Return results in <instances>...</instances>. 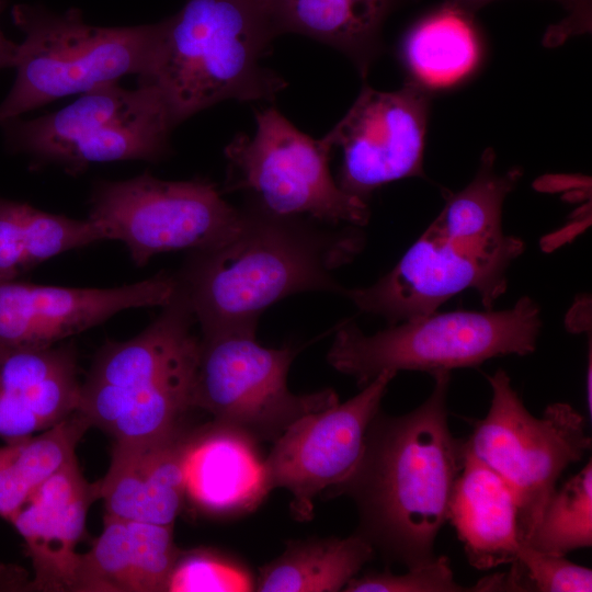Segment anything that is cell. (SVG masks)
<instances>
[{
  "label": "cell",
  "instance_id": "28",
  "mask_svg": "<svg viewBox=\"0 0 592 592\" xmlns=\"http://www.w3.org/2000/svg\"><path fill=\"white\" fill-rule=\"evenodd\" d=\"M254 579L241 562L201 547L180 551L167 592L254 591Z\"/></svg>",
  "mask_w": 592,
  "mask_h": 592
},
{
  "label": "cell",
  "instance_id": "32",
  "mask_svg": "<svg viewBox=\"0 0 592 592\" xmlns=\"http://www.w3.org/2000/svg\"><path fill=\"white\" fill-rule=\"evenodd\" d=\"M4 0H0V13L4 8ZM18 53V44L4 36L0 29V69L13 67Z\"/></svg>",
  "mask_w": 592,
  "mask_h": 592
},
{
  "label": "cell",
  "instance_id": "16",
  "mask_svg": "<svg viewBox=\"0 0 592 592\" xmlns=\"http://www.w3.org/2000/svg\"><path fill=\"white\" fill-rule=\"evenodd\" d=\"M98 500L77 458L43 482L11 517L24 539L38 591H75L87 513Z\"/></svg>",
  "mask_w": 592,
  "mask_h": 592
},
{
  "label": "cell",
  "instance_id": "15",
  "mask_svg": "<svg viewBox=\"0 0 592 592\" xmlns=\"http://www.w3.org/2000/svg\"><path fill=\"white\" fill-rule=\"evenodd\" d=\"M175 285L167 274L112 288L0 281V351L50 348L125 309L163 306Z\"/></svg>",
  "mask_w": 592,
  "mask_h": 592
},
{
  "label": "cell",
  "instance_id": "14",
  "mask_svg": "<svg viewBox=\"0 0 592 592\" xmlns=\"http://www.w3.org/2000/svg\"><path fill=\"white\" fill-rule=\"evenodd\" d=\"M430 103V89L412 80L390 92L364 86L328 133L342 149L339 186L366 202L385 184L424 177Z\"/></svg>",
  "mask_w": 592,
  "mask_h": 592
},
{
  "label": "cell",
  "instance_id": "3",
  "mask_svg": "<svg viewBox=\"0 0 592 592\" xmlns=\"http://www.w3.org/2000/svg\"><path fill=\"white\" fill-rule=\"evenodd\" d=\"M278 36L264 0H186L159 22L149 72L178 126L221 101L273 100L286 87L261 59Z\"/></svg>",
  "mask_w": 592,
  "mask_h": 592
},
{
  "label": "cell",
  "instance_id": "29",
  "mask_svg": "<svg viewBox=\"0 0 592 592\" xmlns=\"http://www.w3.org/2000/svg\"><path fill=\"white\" fill-rule=\"evenodd\" d=\"M514 591L590 592L592 570L569 561L565 556L521 545L516 561L508 572Z\"/></svg>",
  "mask_w": 592,
  "mask_h": 592
},
{
  "label": "cell",
  "instance_id": "22",
  "mask_svg": "<svg viewBox=\"0 0 592 592\" xmlns=\"http://www.w3.org/2000/svg\"><path fill=\"white\" fill-rule=\"evenodd\" d=\"M278 35L297 33L345 55L365 78L388 16L410 0H264Z\"/></svg>",
  "mask_w": 592,
  "mask_h": 592
},
{
  "label": "cell",
  "instance_id": "33",
  "mask_svg": "<svg viewBox=\"0 0 592 592\" xmlns=\"http://www.w3.org/2000/svg\"><path fill=\"white\" fill-rule=\"evenodd\" d=\"M591 377H592V356H591V345L589 350V363L587 367V382H585V396H587V407L589 414L592 412V399H591Z\"/></svg>",
  "mask_w": 592,
  "mask_h": 592
},
{
  "label": "cell",
  "instance_id": "2",
  "mask_svg": "<svg viewBox=\"0 0 592 592\" xmlns=\"http://www.w3.org/2000/svg\"><path fill=\"white\" fill-rule=\"evenodd\" d=\"M239 229L223 243L191 251L175 277L202 334L255 329L261 314L308 291L341 294L332 272L363 249L351 226L322 229L303 216H282L247 203Z\"/></svg>",
  "mask_w": 592,
  "mask_h": 592
},
{
  "label": "cell",
  "instance_id": "18",
  "mask_svg": "<svg viewBox=\"0 0 592 592\" xmlns=\"http://www.w3.org/2000/svg\"><path fill=\"white\" fill-rule=\"evenodd\" d=\"M80 388L71 345L0 351V437L23 440L65 420Z\"/></svg>",
  "mask_w": 592,
  "mask_h": 592
},
{
  "label": "cell",
  "instance_id": "4",
  "mask_svg": "<svg viewBox=\"0 0 592 592\" xmlns=\"http://www.w3.org/2000/svg\"><path fill=\"white\" fill-rule=\"evenodd\" d=\"M177 287L161 314L127 341L106 342L81 384L78 412L115 442L167 439L190 428L200 338Z\"/></svg>",
  "mask_w": 592,
  "mask_h": 592
},
{
  "label": "cell",
  "instance_id": "31",
  "mask_svg": "<svg viewBox=\"0 0 592 592\" xmlns=\"http://www.w3.org/2000/svg\"><path fill=\"white\" fill-rule=\"evenodd\" d=\"M496 0H445L444 3L458 9L470 15ZM558 2L567 12L562 23L556 25L549 32L548 41L551 44L560 43L572 34L588 32L591 29L590 0H554Z\"/></svg>",
  "mask_w": 592,
  "mask_h": 592
},
{
  "label": "cell",
  "instance_id": "30",
  "mask_svg": "<svg viewBox=\"0 0 592 592\" xmlns=\"http://www.w3.org/2000/svg\"><path fill=\"white\" fill-rule=\"evenodd\" d=\"M344 592H464L471 587L459 584L446 556H437L431 562L409 568L396 574L389 570L369 571L355 576L343 589Z\"/></svg>",
  "mask_w": 592,
  "mask_h": 592
},
{
  "label": "cell",
  "instance_id": "8",
  "mask_svg": "<svg viewBox=\"0 0 592 592\" xmlns=\"http://www.w3.org/2000/svg\"><path fill=\"white\" fill-rule=\"evenodd\" d=\"M523 251L524 242L503 230L467 234L435 218L388 273L366 287H343L341 294L389 326L434 312L466 289H475L491 309Z\"/></svg>",
  "mask_w": 592,
  "mask_h": 592
},
{
  "label": "cell",
  "instance_id": "27",
  "mask_svg": "<svg viewBox=\"0 0 592 592\" xmlns=\"http://www.w3.org/2000/svg\"><path fill=\"white\" fill-rule=\"evenodd\" d=\"M566 556L592 545V464H588L548 498L527 544Z\"/></svg>",
  "mask_w": 592,
  "mask_h": 592
},
{
  "label": "cell",
  "instance_id": "13",
  "mask_svg": "<svg viewBox=\"0 0 592 592\" xmlns=\"http://www.w3.org/2000/svg\"><path fill=\"white\" fill-rule=\"evenodd\" d=\"M396 375L384 371L349 400L294 421L263 458L264 494L287 490L293 517L310 520L316 497L340 485L356 467L368 426Z\"/></svg>",
  "mask_w": 592,
  "mask_h": 592
},
{
  "label": "cell",
  "instance_id": "10",
  "mask_svg": "<svg viewBox=\"0 0 592 592\" xmlns=\"http://www.w3.org/2000/svg\"><path fill=\"white\" fill-rule=\"evenodd\" d=\"M255 123L252 137L237 135L225 148L228 191L247 193L249 203L275 215L367 224V203L344 192L331 175L334 147L328 134L311 138L275 107L258 111Z\"/></svg>",
  "mask_w": 592,
  "mask_h": 592
},
{
  "label": "cell",
  "instance_id": "1",
  "mask_svg": "<svg viewBox=\"0 0 592 592\" xmlns=\"http://www.w3.org/2000/svg\"><path fill=\"white\" fill-rule=\"evenodd\" d=\"M430 396L401 415L380 410L372 420L352 474L328 490L355 504L363 536L382 556L407 569L431 562L447 521L464 459V439L448 425L451 372L432 375Z\"/></svg>",
  "mask_w": 592,
  "mask_h": 592
},
{
  "label": "cell",
  "instance_id": "12",
  "mask_svg": "<svg viewBox=\"0 0 592 592\" xmlns=\"http://www.w3.org/2000/svg\"><path fill=\"white\" fill-rule=\"evenodd\" d=\"M88 218L104 240H118L138 266L156 254L216 247L240 227L241 208L230 205L206 179L167 181L144 172L98 182Z\"/></svg>",
  "mask_w": 592,
  "mask_h": 592
},
{
  "label": "cell",
  "instance_id": "21",
  "mask_svg": "<svg viewBox=\"0 0 592 592\" xmlns=\"http://www.w3.org/2000/svg\"><path fill=\"white\" fill-rule=\"evenodd\" d=\"M449 500L447 521L469 563L489 570L516 561L521 547L519 511L511 487L466 449Z\"/></svg>",
  "mask_w": 592,
  "mask_h": 592
},
{
  "label": "cell",
  "instance_id": "20",
  "mask_svg": "<svg viewBox=\"0 0 592 592\" xmlns=\"http://www.w3.org/2000/svg\"><path fill=\"white\" fill-rule=\"evenodd\" d=\"M258 442L212 420L195 428L185 464V494L198 510L218 516L257 508L266 497Z\"/></svg>",
  "mask_w": 592,
  "mask_h": 592
},
{
  "label": "cell",
  "instance_id": "26",
  "mask_svg": "<svg viewBox=\"0 0 592 592\" xmlns=\"http://www.w3.org/2000/svg\"><path fill=\"white\" fill-rule=\"evenodd\" d=\"M91 428L78 411L54 426L0 447V516L10 521L49 477L76 459V447Z\"/></svg>",
  "mask_w": 592,
  "mask_h": 592
},
{
  "label": "cell",
  "instance_id": "25",
  "mask_svg": "<svg viewBox=\"0 0 592 592\" xmlns=\"http://www.w3.org/2000/svg\"><path fill=\"white\" fill-rule=\"evenodd\" d=\"M102 240L89 218L50 214L0 196V281L15 280L53 257Z\"/></svg>",
  "mask_w": 592,
  "mask_h": 592
},
{
  "label": "cell",
  "instance_id": "7",
  "mask_svg": "<svg viewBox=\"0 0 592 592\" xmlns=\"http://www.w3.org/2000/svg\"><path fill=\"white\" fill-rule=\"evenodd\" d=\"M1 126L13 151L72 174L94 163L159 161L169 153L177 127L159 91L141 83L137 89L107 84L56 112Z\"/></svg>",
  "mask_w": 592,
  "mask_h": 592
},
{
  "label": "cell",
  "instance_id": "6",
  "mask_svg": "<svg viewBox=\"0 0 592 592\" xmlns=\"http://www.w3.org/2000/svg\"><path fill=\"white\" fill-rule=\"evenodd\" d=\"M542 326L540 308L528 296L499 311L436 310L371 335L345 322L337 329L327 361L362 388L384 371L433 375L498 356L528 355L536 350Z\"/></svg>",
  "mask_w": 592,
  "mask_h": 592
},
{
  "label": "cell",
  "instance_id": "17",
  "mask_svg": "<svg viewBox=\"0 0 592 592\" xmlns=\"http://www.w3.org/2000/svg\"><path fill=\"white\" fill-rule=\"evenodd\" d=\"M196 426L161 440L115 442L110 466L94 482L107 516L173 526L185 494V464Z\"/></svg>",
  "mask_w": 592,
  "mask_h": 592
},
{
  "label": "cell",
  "instance_id": "9",
  "mask_svg": "<svg viewBox=\"0 0 592 592\" xmlns=\"http://www.w3.org/2000/svg\"><path fill=\"white\" fill-rule=\"evenodd\" d=\"M491 388L487 414L473 423L466 449L511 487L517 503L519 535L527 544L565 469L591 447L585 420L572 406L555 402L542 417L524 406L505 371L487 375Z\"/></svg>",
  "mask_w": 592,
  "mask_h": 592
},
{
  "label": "cell",
  "instance_id": "11",
  "mask_svg": "<svg viewBox=\"0 0 592 592\" xmlns=\"http://www.w3.org/2000/svg\"><path fill=\"white\" fill-rule=\"evenodd\" d=\"M297 350L265 348L255 329L202 334L194 389L197 411L259 442H274L300 417L339 402L327 388L310 394L288 389Z\"/></svg>",
  "mask_w": 592,
  "mask_h": 592
},
{
  "label": "cell",
  "instance_id": "23",
  "mask_svg": "<svg viewBox=\"0 0 592 592\" xmlns=\"http://www.w3.org/2000/svg\"><path fill=\"white\" fill-rule=\"evenodd\" d=\"M375 556L360 534L287 542L285 550L263 565L254 579L258 592H338Z\"/></svg>",
  "mask_w": 592,
  "mask_h": 592
},
{
  "label": "cell",
  "instance_id": "24",
  "mask_svg": "<svg viewBox=\"0 0 592 592\" xmlns=\"http://www.w3.org/2000/svg\"><path fill=\"white\" fill-rule=\"evenodd\" d=\"M400 50L412 81L429 89L453 84L470 73L480 57L474 15L443 2L408 30Z\"/></svg>",
  "mask_w": 592,
  "mask_h": 592
},
{
  "label": "cell",
  "instance_id": "19",
  "mask_svg": "<svg viewBox=\"0 0 592 592\" xmlns=\"http://www.w3.org/2000/svg\"><path fill=\"white\" fill-rule=\"evenodd\" d=\"M180 551L173 526L105 515L101 534L80 554L75 591L167 592Z\"/></svg>",
  "mask_w": 592,
  "mask_h": 592
},
{
  "label": "cell",
  "instance_id": "5",
  "mask_svg": "<svg viewBox=\"0 0 592 592\" xmlns=\"http://www.w3.org/2000/svg\"><path fill=\"white\" fill-rule=\"evenodd\" d=\"M18 44L12 88L0 103V125L55 100L118 83L130 75L144 78L155 60L159 22L104 27L88 24L70 9L62 13L16 4Z\"/></svg>",
  "mask_w": 592,
  "mask_h": 592
}]
</instances>
